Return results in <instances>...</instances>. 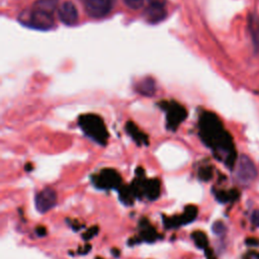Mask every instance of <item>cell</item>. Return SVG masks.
<instances>
[{
	"mask_svg": "<svg viewBox=\"0 0 259 259\" xmlns=\"http://www.w3.org/2000/svg\"><path fill=\"white\" fill-rule=\"evenodd\" d=\"M226 231V228H225V225L222 223V222H215L213 225H212V232L217 235H223Z\"/></svg>",
	"mask_w": 259,
	"mask_h": 259,
	"instance_id": "13",
	"label": "cell"
},
{
	"mask_svg": "<svg viewBox=\"0 0 259 259\" xmlns=\"http://www.w3.org/2000/svg\"><path fill=\"white\" fill-rule=\"evenodd\" d=\"M162 107L166 110L167 116V127L169 130H176L177 126L185 119L186 117V110L185 108L177 102L170 101L164 102Z\"/></svg>",
	"mask_w": 259,
	"mask_h": 259,
	"instance_id": "4",
	"label": "cell"
},
{
	"mask_svg": "<svg viewBox=\"0 0 259 259\" xmlns=\"http://www.w3.org/2000/svg\"><path fill=\"white\" fill-rule=\"evenodd\" d=\"M58 17L62 23L72 26L77 23L79 13L76 5L71 1H65L58 8Z\"/></svg>",
	"mask_w": 259,
	"mask_h": 259,
	"instance_id": "8",
	"label": "cell"
},
{
	"mask_svg": "<svg viewBox=\"0 0 259 259\" xmlns=\"http://www.w3.org/2000/svg\"><path fill=\"white\" fill-rule=\"evenodd\" d=\"M122 2L126 7L134 10L140 9L145 4V0H122Z\"/></svg>",
	"mask_w": 259,
	"mask_h": 259,
	"instance_id": "12",
	"label": "cell"
},
{
	"mask_svg": "<svg viewBox=\"0 0 259 259\" xmlns=\"http://www.w3.org/2000/svg\"><path fill=\"white\" fill-rule=\"evenodd\" d=\"M125 128H126L128 135H131L135 140H137V141L145 140V136L143 135V133H141L140 130H139V127H137L136 124L133 123L132 121H130V122L126 123Z\"/></svg>",
	"mask_w": 259,
	"mask_h": 259,
	"instance_id": "11",
	"label": "cell"
},
{
	"mask_svg": "<svg viewBox=\"0 0 259 259\" xmlns=\"http://www.w3.org/2000/svg\"><path fill=\"white\" fill-rule=\"evenodd\" d=\"M57 203V193L52 188H45L39 191L34 198L35 208L40 213H46L52 209Z\"/></svg>",
	"mask_w": 259,
	"mask_h": 259,
	"instance_id": "6",
	"label": "cell"
},
{
	"mask_svg": "<svg viewBox=\"0 0 259 259\" xmlns=\"http://www.w3.org/2000/svg\"><path fill=\"white\" fill-rule=\"evenodd\" d=\"M235 176L242 185L251 184L257 177V169L253 161L246 155H241L237 161Z\"/></svg>",
	"mask_w": 259,
	"mask_h": 259,
	"instance_id": "3",
	"label": "cell"
},
{
	"mask_svg": "<svg viewBox=\"0 0 259 259\" xmlns=\"http://www.w3.org/2000/svg\"><path fill=\"white\" fill-rule=\"evenodd\" d=\"M79 125L84 134L90 139L100 144L106 143L108 137L107 128L99 115L93 113L81 115L79 117Z\"/></svg>",
	"mask_w": 259,
	"mask_h": 259,
	"instance_id": "2",
	"label": "cell"
},
{
	"mask_svg": "<svg viewBox=\"0 0 259 259\" xmlns=\"http://www.w3.org/2000/svg\"><path fill=\"white\" fill-rule=\"evenodd\" d=\"M167 16V9L161 0H150L145 10V18L150 23H158Z\"/></svg>",
	"mask_w": 259,
	"mask_h": 259,
	"instance_id": "7",
	"label": "cell"
},
{
	"mask_svg": "<svg viewBox=\"0 0 259 259\" xmlns=\"http://www.w3.org/2000/svg\"><path fill=\"white\" fill-rule=\"evenodd\" d=\"M251 222L253 226L259 228V209H256L251 214Z\"/></svg>",
	"mask_w": 259,
	"mask_h": 259,
	"instance_id": "14",
	"label": "cell"
},
{
	"mask_svg": "<svg viewBox=\"0 0 259 259\" xmlns=\"http://www.w3.org/2000/svg\"><path fill=\"white\" fill-rule=\"evenodd\" d=\"M249 28L251 31L254 46L259 47V22L255 15L252 18H249Z\"/></svg>",
	"mask_w": 259,
	"mask_h": 259,
	"instance_id": "10",
	"label": "cell"
},
{
	"mask_svg": "<svg viewBox=\"0 0 259 259\" xmlns=\"http://www.w3.org/2000/svg\"><path fill=\"white\" fill-rule=\"evenodd\" d=\"M137 90L140 94L145 96H153L156 92V84L152 78L143 79L138 85Z\"/></svg>",
	"mask_w": 259,
	"mask_h": 259,
	"instance_id": "9",
	"label": "cell"
},
{
	"mask_svg": "<svg viewBox=\"0 0 259 259\" xmlns=\"http://www.w3.org/2000/svg\"><path fill=\"white\" fill-rule=\"evenodd\" d=\"M58 0H36L31 7L19 15L22 25L37 30H49L55 25Z\"/></svg>",
	"mask_w": 259,
	"mask_h": 259,
	"instance_id": "1",
	"label": "cell"
},
{
	"mask_svg": "<svg viewBox=\"0 0 259 259\" xmlns=\"http://www.w3.org/2000/svg\"><path fill=\"white\" fill-rule=\"evenodd\" d=\"M86 13L92 18H103L112 9V0H81Z\"/></svg>",
	"mask_w": 259,
	"mask_h": 259,
	"instance_id": "5",
	"label": "cell"
}]
</instances>
